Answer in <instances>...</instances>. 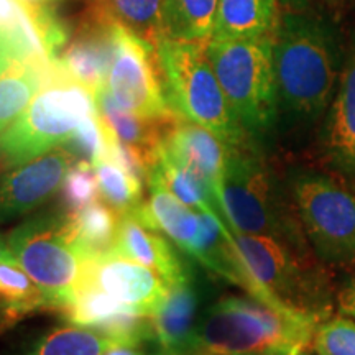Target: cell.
Returning a JSON list of instances; mask_svg holds the SVG:
<instances>
[{
  "mask_svg": "<svg viewBox=\"0 0 355 355\" xmlns=\"http://www.w3.org/2000/svg\"><path fill=\"white\" fill-rule=\"evenodd\" d=\"M220 209L232 230L278 237L272 183L263 163L250 146H230L220 184Z\"/></svg>",
  "mask_w": 355,
  "mask_h": 355,
  "instance_id": "obj_7",
  "label": "cell"
},
{
  "mask_svg": "<svg viewBox=\"0 0 355 355\" xmlns=\"http://www.w3.org/2000/svg\"><path fill=\"white\" fill-rule=\"evenodd\" d=\"M68 216L74 239L86 261L114 250L121 216L107 202H101L97 199L76 214Z\"/></svg>",
  "mask_w": 355,
  "mask_h": 355,
  "instance_id": "obj_24",
  "label": "cell"
},
{
  "mask_svg": "<svg viewBox=\"0 0 355 355\" xmlns=\"http://www.w3.org/2000/svg\"><path fill=\"white\" fill-rule=\"evenodd\" d=\"M61 146H64L76 162H87L94 166L101 159L107 158L109 128L96 110L79 123Z\"/></svg>",
  "mask_w": 355,
  "mask_h": 355,
  "instance_id": "obj_27",
  "label": "cell"
},
{
  "mask_svg": "<svg viewBox=\"0 0 355 355\" xmlns=\"http://www.w3.org/2000/svg\"><path fill=\"white\" fill-rule=\"evenodd\" d=\"M329 146L340 165L355 171V55L345 64L332 102Z\"/></svg>",
  "mask_w": 355,
  "mask_h": 355,
  "instance_id": "obj_23",
  "label": "cell"
},
{
  "mask_svg": "<svg viewBox=\"0 0 355 355\" xmlns=\"http://www.w3.org/2000/svg\"><path fill=\"white\" fill-rule=\"evenodd\" d=\"M12 252H10V245H8V239L6 234L0 232V261L12 259Z\"/></svg>",
  "mask_w": 355,
  "mask_h": 355,
  "instance_id": "obj_33",
  "label": "cell"
},
{
  "mask_svg": "<svg viewBox=\"0 0 355 355\" xmlns=\"http://www.w3.org/2000/svg\"><path fill=\"white\" fill-rule=\"evenodd\" d=\"M115 32L117 24L91 10L89 20L78 30L68 46L61 50L56 63L66 76L94 94L107 84L115 53Z\"/></svg>",
  "mask_w": 355,
  "mask_h": 355,
  "instance_id": "obj_13",
  "label": "cell"
},
{
  "mask_svg": "<svg viewBox=\"0 0 355 355\" xmlns=\"http://www.w3.org/2000/svg\"><path fill=\"white\" fill-rule=\"evenodd\" d=\"M168 0H94L92 10L155 46L168 35Z\"/></svg>",
  "mask_w": 355,
  "mask_h": 355,
  "instance_id": "obj_22",
  "label": "cell"
},
{
  "mask_svg": "<svg viewBox=\"0 0 355 355\" xmlns=\"http://www.w3.org/2000/svg\"><path fill=\"white\" fill-rule=\"evenodd\" d=\"M114 252L153 268L162 275L168 286L189 275L165 237L159 235L158 230L145 225L133 212L121 216Z\"/></svg>",
  "mask_w": 355,
  "mask_h": 355,
  "instance_id": "obj_16",
  "label": "cell"
},
{
  "mask_svg": "<svg viewBox=\"0 0 355 355\" xmlns=\"http://www.w3.org/2000/svg\"><path fill=\"white\" fill-rule=\"evenodd\" d=\"M76 159L64 146L19 165L0 176V225L37 209L63 184Z\"/></svg>",
  "mask_w": 355,
  "mask_h": 355,
  "instance_id": "obj_10",
  "label": "cell"
},
{
  "mask_svg": "<svg viewBox=\"0 0 355 355\" xmlns=\"http://www.w3.org/2000/svg\"><path fill=\"white\" fill-rule=\"evenodd\" d=\"M321 321L316 311L225 296L199 319L196 343L217 355H308Z\"/></svg>",
  "mask_w": 355,
  "mask_h": 355,
  "instance_id": "obj_1",
  "label": "cell"
},
{
  "mask_svg": "<svg viewBox=\"0 0 355 355\" xmlns=\"http://www.w3.org/2000/svg\"><path fill=\"white\" fill-rule=\"evenodd\" d=\"M10 252L42 290L48 309L63 311L81 285L83 252L66 212H43L7 234Z\"/></svg>",
  "mask_w": 355,
  "mask_h": 355,
  "instance_id": "obj_5",
  "label": "cell"
},
{
  "mask_svg": "<svg viewBox=\"0 0 355 355\" xmlns=\"http://www.w3.org/2000/svg\"><path fill=\"white\" fill-rule=\"evenodd\" d=\"M168 355H189V354H168Z\"/></svg>",
  "mask_w": 355,
  "mask_h": 355,
  "instance_id": "obj_37",
  "label": "cell"
},
{
  "mask_svg": "<svg viewBox=\"0 0 355 355\" xmlns=\"http://www.w3.org/2000/svg\"><path fill=\"white\" fill-rule=\"evenodd\" d=\"M282 2L283 6H290V7H303L304 3H308L309 0H278Z\"/></svg>",
  "mask_w": 355,
  "mask_h": 355,
  "instance_id": "obj_34",
  "label": "cell"
},
{
  "mask_svg": "<svg viewBox=\"0 0 355 355\" xmlns=\"http://www.w3.org/2000/svg\"><path fill=\"white\" fill-rule=\"evenodd\" d=\"M94 94L66 76L44 84L19 119L0 133V170H10L61 146L84 119L96 112Z\"/></svg>",
  "mask_w": 355,
  "mask_h": 355,
  "instance_id": "obj_4",
  "label": "cell"
},
{
  "mask_svg": "<svg viewBox=\"0 0 355 355\" xmlns=\"http://www.w3.org/2000/svg\"><path fill=\"white\" fill-rule=\"evenodd\" d=\"M193 355H217V354H212V352H209V350L199 349V350H196V352H194Z\"/></svg>",
  "mask_w": 355,
  "mask_h": 355,
  "instance_id": "obj_36",
  "label": "cell"
},
{
  "mask_svg": "<svg viewBox=\"0 0 355 355\" xmlns=\"http://www.w3.org/2000/svg\"><path fill=\"white\" fill-rule=\"evenodd\" d=\"M295 202L306 232L319 250L332 259L355 255V198L324 176L301 178Z\"/></svg>",
  "mask_w": 355,
  "mask_h": 355,
  "instance_id": "obj_8",
  "label": "cell"
},
{
  "mask_svg": "<svg viewBox=\"0 0 355 355\" xmlns=\"http://www.w3.org/2000/svg\"><path fill=\"white\" fill-rule=\"evenodd\" d=\"M12 60H13V53H12L10 44H8L7 40L0 35V74L6 71V68L10 64Z\"/></svg>",
  "mask_w": 355,
  "mask_h": 355,
  "instance_id": "obj_32",
  "label": "cell"
},
{
  "mask_svg": "<svg viewBox=\"0 0 355 355\" xmlns=\"http://www.w3.org/2000/svg\"><path fill=\"white\" fill-rule=\"evenodd\" d=\"M114 340L87 327L56 326L0 349V355H102Z\"/></svg>",
  "mask_w": 355,
  "mask_h": 355,
  "instance_id": "obj_18",
  "label": "cell"
},
{
  "mask_svg": "<svg viewBox=\"0 0 355 355\" xmlns=\"http://www.w3.org/2000/svg\"><path fill=\"white\" fill-rule=\"evenodd\" d=\"M102 355H168L159 345L158 340H146V343L122 344L114 343Z\"/></svg>",
  "mask_w": 355,
  "mask_h": 355,
  "instance_id": "obj_30",
  "label": "cell"
},
{
  "mask_svg": "<svg viewBox=\"0 0 355 355\" xmlns=\"http://www.w3.org/2000/svg\"><path fill=\"white\" fill-rule=\"evenodd\" d=\"M159 152L198 176L211 191L220 209V184L230 152L225 141L207 128L178 115L163 137Z\"/></svg>",
  "mask_w": 355,
  "mask_h": 355,
  "instance_id": "obj_12",
  "label": "cell"
},
{
  "mask_svg": "<svg viewBox=\"0 0 355 355\" xmlns=\"http://www.w3.org/2000/svg\"><path fill=\"white\" fill-rule=\"evenodd\" d=\"M207 58L230 107L247 132H263L277 115L273 37L217 38L206 43Z\"/></svg>",
  "mask_w": 355,
  "mask_h": 355,
  "instance_id": "obj_6",
  "label": "cell"
},
{
  "mask_svg": "<svg viewBox=\"0 0 355 355\" xmlns=\"http://www.w3.org/2000/svg\"><path fill=\"white\" fill-rule=\"evenodd\" d=\"M206 43L163 37L155 44L168 105L180 117L207 128L229 146H245L247 130L222 91L207 58Z\"/></svg>",
  "mask_w": 355,
  "mask_h": 355,
  "instance_id": "obj_2",
  "label": "cell"
},
{
  "mask_svg": "<svg viewBox=\"0 0 355 355\" xmlns=\"http://www.w3.org/2000/svg\"><path fill=\"white\" fill-rule=\"evenodd\" d=\"M94 171L102 199L119 216L130 214L141 206L144 184H140L135 178L123 171L117 163L109 158L101 159L97 165H94Z\"/></svg>",
  "mask_w": 355,
  "mask_h": 355,
  "instance_id": "obj_26",
  "label": "cell"
},
{
  "mask_svg": "<svg viewBox=\"0 0 355 355\" xmlns=\"http://www.w3.org/2000/svg\"><path fill=\"white\" fill-rule=\"evenodd\" d=\"M199 295L191 275L168 286V293L153 314L155 334L166 354H189L198 349Z\"/></svg>",
  "mask_w": 355,
  "mask_h": 355,
  "instance_id": "obj_15",
  "label": "cell"
},
{
  "mask_svg": "<svg viewBox=\"0 0 355 355\" xmlns=\"http://www.w3.org/2000/svg\"><path fill=\"white\" fill-rule=\"evenodd\" d=\"M99 184L94 166L87 162H74L61 186V202L66 214H76L91 202L97 201Z\"/></svg>",
  "mask_w": 355,
  "mask_h": 355,
  "instance_id": "obj_28",
  "label": "cell"
},
{
  "mask_svg": "<svg viewBox=\"0 0 355 355\" xmlns=\"http://www.w3.org/2000/svg\"><path fill=\"white\" fill-rule=\"evenodd\" d=\"M314 355H355V321L336 316L319 322L313 343Z\"/></svg>",
  "mask_w": 355,
  "mask_h": 355,
  "instance_id": "obj_29",
  "label": "cell"
},
{
  "mask_svg": "<svg viewBox=\"0 0 355 355\" xmlns=\"http://www.w3.org/2000/svg\"><path fill=\"white\" fill-rule=\"evenodd\" d=\"M56 69V63L46 68L13 58L0 74V133L20 117L44 84L55 78Z\"/></svg>",
  "mask_w": 355,
  "mask_h": 355,
  "instance_id": "obj_19",
  "label": "cell"
},
{
  "mask_svg": "<svg viewBox=\"0 0 355 355\" xmlns=\"http://www.w3.org/2000/svg\"><path fill=\"white\" fill-rule=\"evenodd\" d=\"M42 309H48L46 300L19 261H0V336Z\"/></svg>",
  "mask_w": 355,
  "mask_h": 355,
  "instance_id": "obj_21",
  "label": "cell"
},
{
  "mask_svg": "<svg viewBox=\"0 0 355 355\" xmlns=\"http://www.w3.org/2000/svg\"><path fill=\"white\" fill-rule=\"evenodd\" d=\"M24 2H30V3H42V6H53L56 0H24Z\"/></svg>",
  "mask_w": 355,
  "mask_h": 355,
  "instance_id": "obj_35",
  "label": "cell"
},
{
  "mask_svg": "<svg viewBox=\"0 0 355 355\" xmlns=\"http://www.w3.org/2000/svg\"><path fill=\"white\" fill-rule=\"evenodd\" d=\"M150 188L148 202H141L133 211L145 225L163 230L186 254H193L201 230V219L191 207L181 202L170 191L155 181H146Z\"/></svg>",
  "mask_w": 355,
  "mask_h": 355,
  "instance_id": "obj_17",
  "label": "cell"
},
{
  "mask_svg": "<svg viewBox=\"0 0 355 355\" xmlns=\"http://www.w3.org/2000/svg\"><path fill=\"white\" fill-rule=\"evenodd\" d=\"M232 235L259 285L283 303L301 308L291 298L296 285V266L285 245L272 235L243 234L237 230H232Z\"/></svg>",
  "mask_w": 355,
  "mask_h": 355,
  "instance_id": "obj_14",
  "label": "cell"
},
{
  "mask_svg": "<svg viewBox=\"0 0 355 355\" xmlns=\"http://www.w3.org/2000/svg\"><path fill=\"white\" fill-rule=\"evenodd\" d=\"M277 3L278 0H219L212 37H273L279 21Z\"/></svg>",
  "mask_w": 355,
  "mask_h": 355,
  "instance_id": "obj_20",
  "label": "cell"
},
{
  "mask_svg": "<svg viewBox=\"0 0 355 355\" xmlns=\"http://www.w3.org/2000/svg\"><path fill=\"white\" fill-rule=\"evenodd\" d=\"M109 92L121 107L144 117L171 114L155 46L117 25L115 53L110 66Z\"/></svg>",
  "mask_w": 355,
  "mask_h": 355,
  "instance_id": "obj_9",
  "label": "cell"
},
{
  "mask_svg": "<svg viewBox=\"0 0 355 355\" xmlns=\"http://www.w3.org/2000/svg\"><path fill=\"white\" fill-rule=\"evenodd\" d=\"M219 0H168L166 37L207 42L214 33Z\"/></svg>",
  "mask_w": 355,
  "mask_h": 355,
  "instance_id": "obj_25",
  "label": "cell"
},
{
  "mask_svg": "<svg viewBox=\"0 0 355 355\" xmlns=\"http://www.w3.org/2000/svg\"><path fill=\"white\" fill-rule=\"evenodd\" d=\"M81 285L99 288L148 316L157 313L168 293V285L162 275L152 272L139 261L115 254L114 250L86 261Z\"/></svg>",
  "mask_w": 355,
  "mask_h": 355,
  "instance_id": "obj_11",
  "label": "cell"
},
{
  "mask_svg": "<svg viewBox=\"0 0 355 355\" xmlns=\"http://www.w3.org/2000/svg\"><path fill=\"white\" fill-rule=\"evenodd\" d=\"M278 99L296 114L321 112L336 84V56L327 28L300 15H285L273 35Z\"/></svg>",
  "mask_w": 355,
  "mask_h": 355,
  "instance_id": "obj_3",
  "label": "cell"
},
{
  "mask_svg": "<svg viewBox=\"0 0 355 355\" xmlns=\"http://www.w3.org/2000/svg\"><path fill=\"white\" fill-rule=\"evenodd\" d=\"M339 304L340 311H343L345 316L352 318L355 321V282L350 283L349 286H345L343 293H340Z\"/></svg>",
  "mask_w": 355,
  "mask_h": 355,
  "instance_id": "obj_31",
  "label": "cell"
}]
</instances>
